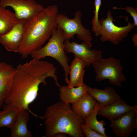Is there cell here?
<instances>
[{
  "mask_svg": "<svg viewBox=\"0 0 137 137\" xmlns=\"http://www.w3.org/2000/svg\"><path fill=\"white\" fill-rule=\"evenodd\" d=\"M16 69L4 103L12 107L26 110L36 117L40 118L41 116L30 110L29 106L37 98L40 85H46L47 78H52L56 85L60 87L56 74L57 68L49 62L33 59L19 64Z\"/></svg>",
  "mask_w": 137,
  "mask_h": 137,
  "instance_id": "1",
  "label": "cell"
},
{
  "mask_svg": "<svg viewBox=\"0 0 137 137\" xmlns=\"http://www.w3.org/2000/svg\"><path fill=\"white\" fill-rule=\"evenodd\" d=\"M58 9L55 5L44 8L25 23L24 36L18 53L26 58L42 47L57 28Z\"/></svg>",
  "mask_w": 137,
  "mask_h": 137,
  "instance_id": "2",
  "label": "cell"
},
{
  "mask_svg": "<svg viewBox=\"0 0 137 137\" xmlns=\"http://www.w3.org/2000/svg\"><path fill=\"white\" fill-rule=\"evenodd\" d=\"M43 118L45 125V137H52L59 132L72 137L85 135L81 127L84 119L74 112L70 104L61 101L49 106Z\"/></svg>",
  "mask_w": 137,
  "mask_h": 137,
  "instance_id": "3",
  "label": "cell"
},
{
  "mask_svg": "<svg viewBox=\"0 0 137 137\" xmlns=\"http://www.w3.org/2000/svg\"><path fill=\"white\" fill-rule=\"evenodd\" d=\"M51 38L44 47L31 54L33 59H41L46 57L55 59L60 64L63 69L65 81L67 84L69 80V58L64 48L65 41L63 32L57 28L53 32Z\"/></svg>",
  "mask_w": 137,
  "mask_h": 137,
  "instance_id": "4",
  "label": "cell"
},
{
  "mask_svg": "<svg viewBox=\"0 0 137 137\" xmlns=\"http://www.w3.org/2000/svg\"><path fill=\"white\" fill-rule=\"evenodd\" d=\"M92 65L96 73L95 80L97 82L108 79L110 84L120 87L126 80L120 58L112 57L102 58Z\"/></svg>",
  "mask_w": 137,
  "mask_h": 137,
  "instance_id": "5",
  "label": "cell"
},
{
  "mask_svg": "<svg viewBox=\"0 0 137 137\" xmlns=\"http://www.w3.org/2000/svg\"><path fill=\"white\" fill-rule=\"evenodd\" d=\"M106 15L105 19L102 18L99 20L100 39L103 42L109 41L118 45L128 36L135 26L129 22L128 16L124 17L128 22L127 25L119 27L114 24L115 20L110 11L108 10Z\"/></svg>",
  "mask_w": 137,
  "mask_h": 137,
  "instance_id": "6",
  "label": "cell"
},
{
  "mask_svg": "<svg viewBox=\"0 0 137 137\" xmlns=\"http://www.w3.org/2000/svg\"><path fill=\"white\" fill-rule=\"evenodd\" d=\"M82 13L76 11L73 19H70L65 15L58 14L57 17V28L62 30L65 40L72 38L76 35L78 38L84 42H91L93 39L90 30L84 28L81 23Z\"/></svg>",
  "mask_w": 137,
  "mask_h": 137,
  "instance_id": "7",
  "label": "cell"
},
{
  "mask_svg": "<svg viewBox=\"0 0 137 137\" xmlns=\"http://www.w3.org/2000/svg\"><path fill=\"white\" fill-rule=\"evenodd\" d=\"M0 6L12 8L17 21L26 22L34 18L44 8L34 0H1Z\"/></svg>",
  "mask_w": 137,
  "mask_h": 137,
  "instance_id": "8",
  "label": "cell"
},
{
  "mask_svg": "<svg viewBox=\"0 0 137 137\" xmlns=\"http://www.w3.org/2000/svg\"><path fill=\"white\" fill-rule=\"evenodd\" d=\"M92 46L91 42L83 41L80 44L75 42H70L69 40H65L64 48L68 53H73L84 61L87 67L102 58V52L99 49H90Z\"/></svg>",
  "mask_w": 137,
  "mask_h": 137,
  "instance_id": "9",
  "label": "cell"
},
{
  "mask_svg": "<svg viewBox=\"0 0 137 137\" xmlns=\"http://www.w3.org/2000/svg\"><path fill=\"white\" fill-rule=\"evenodd\" d=\"M110 126L118 137H128L137 127V109L130 111L115 119H111Z\"/></svg>",
  "mask_w": 137,
  "mask_h": 137,
  "instance_id": "10",
  "label": "cell"
},
{
  "mask_svg": "<svg viewBox=\"0 0 137 137\" xmlns=\"http://www.w3.org/2000/svg\"><path fill=\"white\" fill-rule=\"evenodd\" d=\"M17 21L8 32L0 36V43L8 51L18 52L22 41L27 21Z\"/></svg>",
  "mask_w": 137,
  "mask_h": 137,
  "instance_id": "11",
  "label": "cell"
},
{
  "mask_svg": "<svg viewBox=\"0 0 137 137\" xmlns=\"http://www.w3.org/2000/svg\"><path fill=\"white\" fill-rule=\"evenodd\" d=\"M137 109V106H130L121 98L110 104L99 107L97 115L102 116L110 120L115 119L128 112Z\"/></svg>",
  "mask_w": 137,
  "mask_h": 137,
  "instance_id": "12",
  "label": "cell"
},
{
  "mask_svg": "<svg viewBox=\"0 0 137 137\" xmlns=\"http://www.w3.org/2000/svg\"><path fill=\"white\" fill-rule=\"evenodd\" d=\"M87 93L98 103L99 107L107 106L121 98L113 88L108 86L103 90L92 88L87 85Z\"/></svg>",
  "mask_w": 137,
  "mask_h": 137,
  "instance_id": "13",
  "label": "cell"
},
{
  "mask_svg": "<svg viewBox=\"0 0 137 137\" xmlns=\"http://www.w3.org/2000/svg\"><path fill=\"white\" fill-rule=\"evenodd\" d=\"M16 68L5 62H0V107L3 105Z\"/></svg>",
  "mask_w": 137,
  "mask_h": 137,
  "instance_id": "14",
  "label": "cell"
},
{
  "mask_svg": "<svg viewBox=\"0 0 137 137\" xmlns=\"http://www.w3.org/2000/svg\"><path fill=\"white\" fill-rule=\"evenodd\" d=\"M74 56L69 67L70 79L67 84L70 88L82 86L84 84L83 79L86 64L78 57Z\"/></svg>",
  "mask_w": 137,
  "mask_h": 137,
  "instance_id": "15",
  "label": "cell"
},
{
  "mask_svg": "<svg viewBox=\"0 0 137 137\" xmlns=\"http://www.w3.org/2000/svg\"><path fill=\"white\" fill-rule=\"evenodd\" d=\"M29 112L26 110L20 109L10 129L11 137L33 136L31 132L28 130L27 127L29 118Z\"/></svg>",
  "mask_w": 137,
  "mask_h": 137,
  "instance_id": "16",
  "label": "cell"
},
{
  "mask_svg": "<svg viewBox=\"0 0 137 137\" xmlns=\"http://www.w3.org/2000/svg\"><path fill=\"white\" fill-rule=\"evenodd\" d=\"M96 100L90 94H84L77 101L72 104L74 112L84 119L91 114L97 103Z\"/></svg>",
  "mask_w": 137,
  "mask_h": 137,
  "instance_id": "17",
  "label": "cell"
},
{
  "mask_svg": "<svg viewBox=\"0 0 137 137\" xmlns=\"http://www.w3.org/2000/svg\"><path fill=\"white\" fill-rule=\"evenodd\" d=\"M87 85L70 88L68 85L60 87L59 95L61 101L67 104H71L79 100L84 94L87 93Z\"/></svg>",
  "mask_w": 137,
  "mask_h": 137,
  "instance_id": "18",
  "label": "cell"
},
{
  "mask_svg": "<svg viewBox=\"0 0 137 137\" xmlns=\"http://www.w3.org/2000/svg\"><path fill=\"white\" fill-rule=\"evenodd\" d=\"M14 13L0 6V35L8 32L17 22Z\"/></svg>",
  "mask_w": 137,
  "mask_h": 137,
  "instance_id": "19",
  "label": "cell"
},
{
  "mask_svg": "<svg viewBox=\"0 0 137 137\" xmlns=\"http://www.w3.org/2000/svg\"><path fill=\"white\" fill-rule=\"evenodd\" d=\"M0 111V128L3 127L10 129L12 127L20 109L3 105Z\"/></svg>",
  "mask_w": 137,
  "mask_h": 137,
  "instance_id": "20",
  "label": "cell"
},
{
  "mask_svg": "<svg viewBox=\"0 0 137 137\" xmlns=\"http://www.w3.org/2000/svg\"><path fill=\"white\" fill-rule=\"evenodd\" d=\"M99 108V105L97 102L91 113L84 119V124L105 137H107L105 132V128L104 127L106 124L105 121L103 120L98 121L97 118Z\"/></svg>",
  "mask_w": 137,
  "mask_h": 137,
  "instance_id": "21",
  "label": "cell"
},
{
  "mask_svg": "<svg viewBox=\"0 0 137 137\" xmlns=\"http://www.w3.org/2000/svg\"><path fill=\"white\" fill-rule=\"evenodd\" d=\"M113 9H123L126 11V12L130 14V15L132 18L133 20V24L134 26H137V8H134L132 7L127 6L125 8H119L113 7L112 8Z\"/></svg>",
  "mask_w": 137,
  "mask_h": 137,
  "instance_id": "22",
  "label": "cell"
},
{
  "mask_svg": "<svg viewBox=\"0 0 137 137\" xmlns=\"http://www.w3.org/2000/svg\"><path fill=\"white\" fill-rule=\"evenodd\" d=\"M81 127L86 137H105L88 127L84 124L81 125Z\"/></svg>",
  "mask_w": 137,
  "mask_h": 137,
  "instance_id": "23",
  "label": "cell"
},
{
  "mask_svg": "<svg viewBox=\"0 0 137 137\" xmlns=\"http://www.w3.org/2000/svg\"><path fill=\"white\" fill-rule=\"evenodd\" d=\"M95 10L93 11L94 15L92 19L94 22H97L99 20V13L101 6V0H95L94 2Z\"/></svg>",
  "mask_w": 137,
  "mask_h": 137,
  "instance_id": "24",
  "label": "cell"
},
{
  "mask_svg": "<svg viewBox=\"0 0 137 137\" xmlns=\"http://www.w3.org/2000/svg\"><path fill=\"white\" fill-rule=\"evenodd\" d=\"M132 43L134 46H137V34L135 33L133 35L132 37Z\"/></svg>",
  "mask_w": 137,
  "mask_h": 137,
  "instance_id": "25",
  "label": "cell"
},
{
  "mask_svg": "<svg viewBox=\"0 0 137 137\" xmlns=\"http://www.w3.org/2000/svg\"><path fill=\"white\" fill-rule=\"evenodd\" d=\"M67 134L59 132L54 134L52 137H66Z\"/></svg>",
  "mask_w": 137,
  "mask_h": 137,
  "instance_id": "26",
  "label": "cell"
},
{
  "mask_svg": "<svg viewBox=\"0 0 137 137\" xmlns=\"http://www.w3.org/2000/svg\"><path fill=\"white\" fill-rule=\"evenodd\" d=\"M107 0L109 1H110L111 0Z\"/></svg>",
  "mask_w": 137,
  "mask_h": 137,
  "instance_id": "27",
  "label": "cell"
},
{
  "mask_svg": "<svg viewBox=\"0 0 137 137\" xmlns=\"http://www.w3.org/2000/svg\"></svg>",
  "mask_w": 137,
  "mask_h": 137,
  "instance_id": "28",
  "label": "cell"
},
{
  "mask_svg": "<svg viewBox=\"0 0 137 137\" xmlns=\"http://www.w3.org/2000/svg\"></svg>",
  "mask_w": 137,
  "mask_h": 137,
  "instance_id": "29",
  "label": "cell"
}]
</instances>
